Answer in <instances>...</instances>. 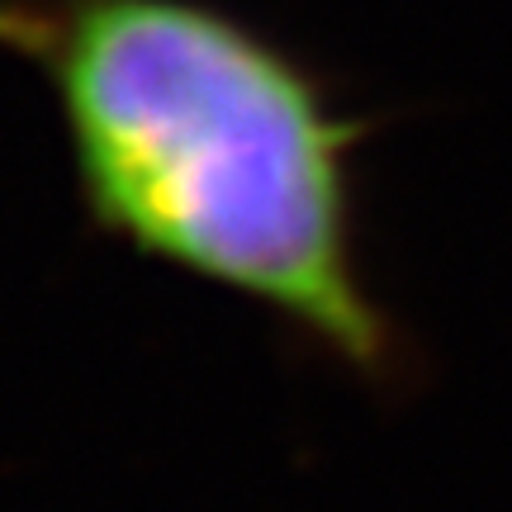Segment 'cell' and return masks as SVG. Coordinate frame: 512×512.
Returning <instances> with one entry per match:
<instances>
[{
    "label": "cell",
    "instance_id": "6da1fadb",
    "mask_svg": "<svg viewBox=\"0 0 512 512\" xmlns=\"http://www.w3.org/2000/svg\"><path fill=\"white\" fill-rule=\"evenodd\" d=\"M0 48L53 91L91 233L261 304L370 389L413 380L361 261L375 124L309 57L219 0H0Z\"/></svg>",
    "mask_w": 512,
    "mask_h": 512
}]
</instances>
